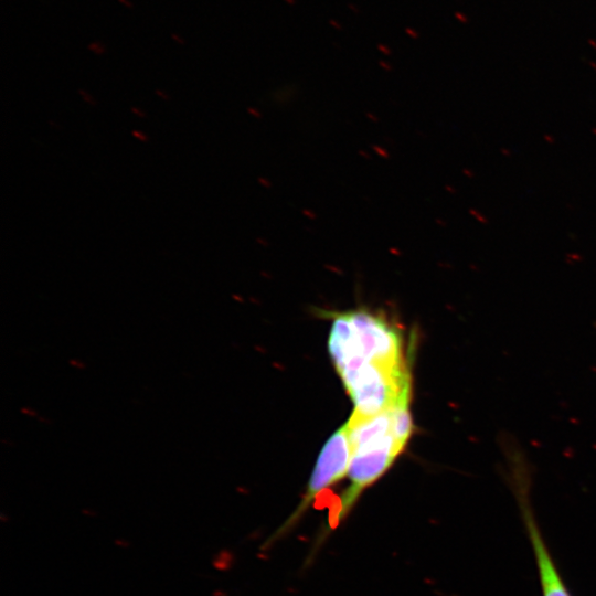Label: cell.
Instances as JSON below:
<instances>
[{
	"label": "cell",
	"mask_w": 596,
	"mask_h": 596,
	"mask_svg": "<svg viewBox=\"0 0 596 596\" xmlns=\"http://www.w3.org/2000/svg\"><path fill=\"white\" fill-rule=\"evenodd\" d=\"M88 50H91L94 53H103L105 52V46L99 41H94L88 45Z\"/></svg>",
	"instance_id": "obj_5"
},
{
	"label": "cell",
	"mask_w": 596,
	"mask_h": 596,
	"mask_svg": "<svg viewBox=\"0 0 596 596\" xmlns=\"http://www.w3.org/2000/svg\"><path fill=\"white\" fill-rule=\"evenodd\" d=\"M117 1L127 9L134 8V4L130 0H117Z\"/></svg>",
	"instance_id": "obj_7"
},
{
	"label": "cell",
	"mask_w": 596,
	"mask_h": 596,
	"mask_svg": "<svg viewBox=\"0 0 596 596\" xmlns=\"http://www.w3.org/2000/svg\"><path fill=\"white\" fill-rule=\"evenodd\" d=\"M22 412H23V413L31 414V415H35V413H34V412H31V409H29V408H22Z\"/></svg>",
	"instance_id": "obj_9"
},
{
	"label": "cell",
	"mask_w": 596,
	"mask_h": 596,
	"mask_svg": "<svg viewBox=\"0 0 596 596\" xmlns=\"http://www.w3.org/2000/svg\"><path fill=\"white\" fill-rule=\"evenodd\" d=\"M328 348L339 375L361 369L408 371L400 331L364 310L336 317Z\"/></svg>",
	"instance_id": "obj_1"
},
{
	"label": "cell",
	"mask_w": 596,
	"mask_h": 596,
	"mask_svg": "<svg viewBox=\"0 0 596 596\" xmlns=\"http://www.w3.org/2000/svg\"><path fill=\"white\" fill-rule=\"evenodd\" d=\"M351 459L349 427L345 423L334 432L319 454L316 466L309 478L306 492L291 515L278 528L266 542L270 544L286 535L299 522L304 513L316 498L341 480L347 473Z\"/></svg>",
	"instance_id": "obj_3"
},
{
	"label": "cell",
	"mask_w": 596,
	"mask_h": 596,
	"mask_svg": "<svg viewBox=\"0 0 596 596\" xmlns=\"http://www.w3.org/2000/svg\"><path fill=\"white\" fill-rule=\"evenodd\" d=\"M285 1H287V3L289 4H295V0H285Z\"/></svg>",
	"instance_id": "obj_10"
},
{
	"label": "cell",
	"mask_w": 596,
	"mask_h": 596,
	"mask_svg": "<svg viewBox=\"0 0 596 596\" xmlns=\"http://www.w3.org/2000/svg\"><path fill=\"white\" fill-rule=\"evenodd\" d=\"M392 408L370 417L352 414L347 422L351 445L347 473L350 483L330 514V528L344 520L362 491L380 479L404 449L394 433Z\"/></svg>",
	"instance_id": "obj_2"
},
{
	"label": "cell",
	"mask_w": 596,
	"mask_h": 596,
	"mask_svg": "<svg viewBox=\"0 0 596 596\" xmlns=\"http://www.w3.org/2000/svg\"><path fill=\"white\" fill-rule=\"evenodd\" d=\"M171 39H172L173 41H175L177 43H179V44H184V43H185V41L183 40V38L180 36V35H179L178 33H175V32H172V33H171Z\"/></svg>",
	"instance_id": "obj_6"
},
{
	"label": "cell",
	"mask_w": 596,
	"mask_h": 596,
	"mask_svg": "<svg viewBox=\"0 0 596 596\" xmlns=\"http://www.w3.org/2000/svg\"><path fill=\"white\" fill-rule=\"evenodd\" d=\"M334 22H336V21L331 20V21H330V24L333 25L334 28L337 26L338 30H341L342 26H341V25H338V23H334Z\"/></svg>",
	"instance_id": "obj_8"
},
{
	"label": "cell",
	"mask_w": 596,
	"mask_h": 596,
	"mask_svg": "<svg viewBox=\"0 0 596 596\" xmlns=\"http://www.w3.org/2000/svg\"><path fill=\"white\" fill-rule=\"evenodd\" d=\"M509 475L514 483V491L521 503L524 520L532 540L536 556L543 596H570L562 583L557 571L547 553L544 542L535 525L526 500L529 488V464L525 458H514L508 461Z\"/></svg>",
	"instance_id": "obj_4"
}]
</instances>
